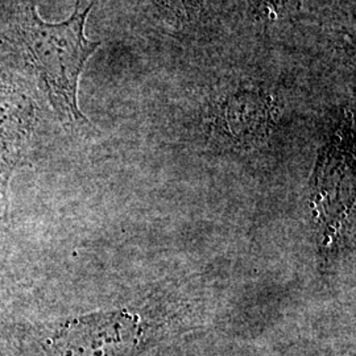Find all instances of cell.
Here are the masks:
<instances>
[{
    "label": "cell",
    "instance_id": "obj_6",
    "mask_svg": "<svg viewBox=\"0 0 356 356\" xmlns=\"http://www.w3.org/2000/svg\"><path fill=\"white\" fill-rule=\"evenodd\" d=\"M206 0H148L152 10L169 26L177 29L197 23L204 10Z\"/></svg>",
    "mask_w": 356,
    "mask_h": 356
},
{
    "label": "cell",
    "instance_id": "obj_7",
    "mask_svg": "<svg viewBox=\"0 0 356 356\" xmlns=\"http://www.w3.org/2000/svg\"><path fill=\"white\" fill-rule=\"evenodd\" d=\"M306 0H254L256 19L264 23H273L297 13Z\"/></svg>",
    "mask_w": 356,
    "mask_h": 356
},
{
    "label": "cell",
    "instance_id": "obj_8",
    "mask_svg": "<svg viewBox=\"0 0 356 356\" xmlns=\"http://www.w3.org/2000/svg\"><path fill=\"white\" fill-rule=\"evenodd\" d=\"M11 178L13 175L7 170L0 154V219H4L8 216V210H10L8 191H10Z\"/></svg>",
    "mask_w": 356,
    "mask_h": 356
},
{
    "label": "cell",
    "instance_id": "obj_3",
    "mask_svg": "<svg viewBox=\"0 0 356 356\" xmlns=\"http://www.w3.org/2000/svg\"><path fill=\"white\" fill-rule=\"evenodd\" d=\"M354 118L350 111H343L319 149L312 177L317 242L325 261L338 254L348 239L351 226L354 227Z\"/></svg>",
    "mask_w": 356,
    "mask_h": 356
},
{
    "label": "cell",
    "instance_id": "obj_1",
    "mask_svg": "<svg viewBox=\"0 0 356 356\" xmlns=\"http://www.w3.org/2000/svg\"><path fill=\"white\" fill-rule=\"evenodd\" d=\"M97 0L81 7L78 0L72 16L61 23H47L33 0L22 7L16 19V35L33 65L54 113L66 127H89L78 104L79 78L90 57L102 41L86 38L85 26Z\"/></svg>",
    "mask_w": 356,
    "mask_h": 356
},
{
    "label": "cell",
    "instance_id": "obj_5",
    "mask_svg": "<svg viewBox=\"0 0 356 356\" xmlns=\"http://www.w3.org/2000/svg\"><path fill=\"white\" fill-rule=\"evenodd\" d=\"M36 126L33 98L20 85L0 76V154L13 176L28 157Z\"/></svg>",
    "mask_w": 356,
    "mask_h": 356
},
{
    "label": "cell",
    "instance_id": "obj_4",
    "mask_svg": "<svg viewBox=\"0 0 356 356\" xmlns=\"http://www.w3.org/2000/svg\"><path fill=\"white\" fill-rule=\"evenodd\" d=\"M277 102L261 88L239 86L216 102L213 136L225 147L247 151L267 140L276 124Z\"/></svg>",
    "mask_w": 356,
    "mask_h": 356
},
{
    "label": "cell",
    "instance_id": "obj_2",
    "mask_svg": "<svg viewBox=\"0 0 356 356\" xmlns=\"http://www.w3.org/2000/svg\"><path fill=\"white\" fill-rule=\"evenodd\" d=\"M175 301L159 300L67 317L45 330L48 356H143L179 330Z\"/></svg>",
    "mask_w": 356,
    "mask_h": 356
},
{
    "label": "cell",
    "instance_id": "obj_9",
    "mask_svg": "<svg viewBox=\"0 0 356 356\" xmlns=\"http://www.w3.org/2000/svg\"><path fill=\"white\" fill-rule=\"evenodd\" d=\"M143 356H178L172 346H159Z\"/></svg>",
    "mask_w": 356,
    "mask_h": 356
}]
</instances>
